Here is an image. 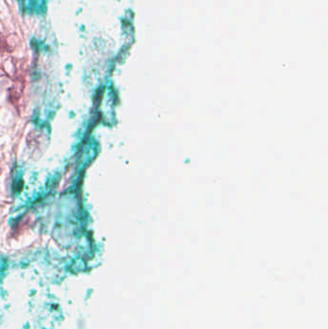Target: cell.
Here are the masks:
<instances>
[{
    "label": "cell",
    "mask_w": 328,
    "mask_h": 329,
    "mask_svg": "<svg viewBox=\"0 0 328 329\" xmlns=\"http://www.w3.org/2000/svg\"><path fill=\"white\" fill-rule=\"evenodd\" d=\"M17 42L15 36H3L0 34V52H12L14 51Z\"/></svg>",
    "instance_id": "cell-1"
}]
</instances>
